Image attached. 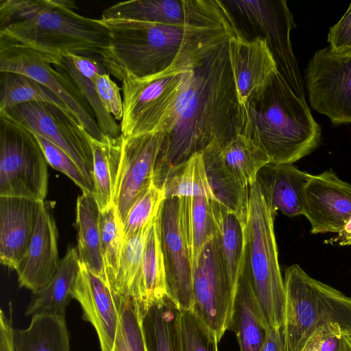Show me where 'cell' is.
<instances>
[{
  "instance_id": "6da1fadb",
  "label": "cell",
  "mask_w": 351,
  "mask_h": 351,
  "mask_svg": "<svg viewBox=\"0 0 351 351\" xmlns=\"http://www.w3.org/2000/svg\"><path fill=\"white\" fill-rule=\"evenodd\" d=\"M239 110L226 43L190 70L164 132L153 184L161 189L173 168L211 143L223 146L239 132Z\"/></svg>"
},
{
  "instance_id": "7a4b0ae2",
  "label": "cell",
  "mask_w": 351,
  "mask_h": 351,
  "mask_svg": "<svg viewBox=\"0 0 351 351\" xmlns=\"http://www.w3.org/2000/svg\"><path fill=\"white\" fill-rule=\"evenodd\" d=\"M109 44L101 54L109 73L121 81L191 69L240 34L234 21L203 25L101 19Z\"/></svg>"
},
{
  "instance_id": "3957f363",
  "label": "cell",
  "mask_w": 351,
  "mask_h": 351,
  "mask_svg": "<svg viewBox=\"0 0 351 351\" xmlns=\"http://www.w3.org/2000/svg\"><path fill=\"white\" fill-rule=\"evenodd\" d=\"M75 9L69 0H0V39L32 49L53 65L70 55L101 56L108 29Z\"/></svg>"
},
{
  "instance_id": "277c9868",
  "label": "cell",
  "mask_w": 351,
  "mask_h": 351,
  "mask_svg": "<svg viewBox=\"0 0 351 351\" xmlns=\"http://www.w3.org/2000/svg\"><path fill=\"white\" fill-rule=\"evenodd\" d=\"M239 132L263 150L270 163L291 165L313 152L322 136L306 100L278 71L263 93L239 106Z\"/></svg>"
},
{
  "instance_id": "5b68a950",
  "label": "cell",
  "mask_w": 351,
  "mask_h": 351,
  "mask_svg": "<svg viewBox=\"0 0 351 351\" xmlns=\"http://www.w3.org/2000/svg\"><path fill=\"white\" fill-rule=\"evenodd\" d=\"M275 215L255 182L249 187L241 271L250 282L268 329L282 328L285 307L274 229Z\"/></svg>"
},
{
  "instance_id": "8992f818",
  "label": "cell",
  "mask_w": 351,
  "mask_h": 351,
  "mask_svg": "<svg viewBox=\"0 0 351 351\" xmlns=\"http://www.w3.org/2000/svg\"><path fill=\"white\" fill-rule=\"evenodd\" d=\"M286 351H300L319 330L330 324L351 336V298L308 276L298 264L285 272Z\"/></svg>"
},
{
  "instance_id": "52a82bcc",
  "label": "cell",
  "mask_w": 351,
  "mask_h": 351,
  "mask_svg": "<svg viewBox=\"0 0 351 351\" xmlns=\"http://www.w3.org/2000/svg\"><path fill=\"white\" fill-rule=\"evenodd\" d=\"M192 69V68H191ZM191 69L121 80L123 136L164 132Z\"/></svg>"
},
{
  "instance_id": "ba28073f",
  "label": "cell",
  "mask_w": 351,
  "mask_h": 351,
  "mask_svg": "<svg viewBox=\"0 0 351 351\" xmlns=\"http://www.w3.org/2000/svg\"><path fill=\"white\" fill-rule=\"evenodd\" d=\"M47 161L35 135L6 114H0V196L45 202Z\"/></svg>"
},
{
  "instance_id": "9c48e42d",
  "label": "cell",
  "mask_w": 351,
  "mask_h": 351,
  "mask_svg": "<svg viewBox=\"0 0 351 351\" xmlns=\"http://www.w3.org/2000/svg\"><path fill=\"white\" fill-rule=\"evenodd\" d=\"M25 75L54 93L88 134L102 141L94 112L75 82L40 53L23 45L0 39V72Z\"/></svg>"
},
{
  "instance_id": "30bf717a",
  "label": "cell",
  "mask_w": 351,
  "mask_h": 351,
  "mask_svg": "<svg viewBox=\"0 0 351 351\" xmlns=\"http://www.w3.org/2000/svg\"><path fill=\"white\" fill-rule=\"evenodd\" d=\"M235 291L215 236L193 269L192 311L216 333L219 341L230 330Z\"/></svg>"
},
{
  "instance_id": "8fae6325",
  "label": "cell",
  "mask_w": 351,
  "mask_h": 351,
  "mask_svg": "<svg viewBox=\"0 0 351 351\" xmlns=\"http://www.w3.org/2000/svg\"><path fill=\"white\" fill-rule=\"evenodd\" d=\"M2 114H8L33 134L44 137L62 149L94 185L93 157L88 134L73 115L42 101L23 103Z\"/></svg>"
},
{
  "instance_id": "7c38bea8",
  "label": "cell",
  "mask_w": 351,
  "mask_h": 351,
  "mask_svg": "<svg viewBox=\"0 0 351 351\" xmlns=\"http://www.w3.org/2000/svg\"><path fill=\"white\" fill-rule=\"evenodd\" d=\"M311 106L335 125L351 123V53L317 50L305 71Z\"/></svg>"
},
{
  "instance_id": "4fadbf2b",
  "label": "cell",
  "mask_w": 351,
  "mask_h": 351,
  "mask_svg": "<svg viewBox=\"0 0 351 351\" xmlns=\"http://www.w3.org/2000/svg\"><path fill=\"white\" fill-rule=\"evenodd\" d=\"M229 7L244 16L265 38L274 55L278 71L290 85L303 88L290 34L295 27L287 1L268 0H228Z\"/></svg>"
},
{
  "instance_id": "5bb4252c",
  "label": "cell",
  "mask_w": 351,
  "mask_h": 351,
  "mask_svg": "<svg viewBox=\"0 0 351 351\" xmlns=\"http://www.w3.org/2000/svg\"><path fill=\"white\" fill-rule=\"evenodd\" d=\"M101 19L181 25L234 21L228 6L219 0L127 1L104 10Z\"/></svg>"
},
{
  "instance_id": "9a60e30c",
  "label": "cell",
  "mask_w": 351,
  "mask_h": 351,
  "mask_svg": "<svg viewBox=\"0 0 351 351\" xmlns=\"http://www.w3.org/2000/svg\"><path fill=\"white\" fill-rule=\"evenodd\" d=\"M168 295L182 310H192L193 267L182 221L180 198H166L158 214Z\"/></svg>"
},
{
  "instance_id": "2e32d148",
  "label": "cell",
  "mask_w": 351,
  "mask_h": 351,
  "mask_svg": "<svg viewBox=\"0 0 351 351\" xmlns=\"http://www.w3.org/2000/svg\"><path fill=\"white\" fill-rule=\"evenodd\" d=\"M164 138L162 132L122 136L121 158L113 204L123 224L133 204L152 184Z\"/></svg>"
},
{
  "instance_id": "e0dca14e",
  "label": "cell",
  "mask_w": 351,
  "mask_h": 351,
  "mask_svg": "<svg viewBox=\"0 0 351 351\" xmlns=\"http://www.w3.org/2000/svg\"><path fill=\"white\" fill-rule=\"evenodd\" d=\"M303 215L312 234L338 233L351 217V184L331 169L311 174L304 190Z\"/></svg>"
},
{
  "instance_id": "ac0fdd59",
  "label": "cell",
  "mask_w": 351,
  "mask_h": 351,
  "mask_svg": "<svg viewBox=\"0 0 351 351\" xmlns=\"http://www.w3.org/2000/svg\"><path fill=\"white\" fill-rule=\"evenodd\" d=\"M230 69L239 106L259 96L278 73L274 55L265 38L252 40L241 34L228 42Z\"/></svg>"
},
{
  "instance_id": "d6986e66",
  "label": "cell",
  "mask_w": 351,
  "mask_h": 351,
  "mask_svg": "<svg viewBox=\"0 0 351 351\" xmlns=\"http://www.w3.org/2000/svg\"><path fill=\"white\" fill-rule=\"evenodd\" d=\"M60 262L56 222L49 205L43 202L32 241L14 269L20 287L32 293L42 290L56 275Z\"/></svg>"
},
{
  "instance_id": "ffe728a7",
  "label": "cell",
  "mask_w": 351,
  "mask_h": 351,
  "mask_svg": "<svg viewBox=\"0 0 351 351\" xmlns=\"http://www.w3.org/2000/svg\"><path fill=\"white\" fill-rule=\"evenodd\" d=\"M84 320L95 329L101 351H112L119 321V302L109 284L82 263L73 293Z\"/></svg>"
},
{
  "instance_id": "44dd1931",
  "label": "cell",
  "mask_w": 351,
  "mask_h": 351,
  "mask_svg": "<svg viewBox=\"0 0 351 351\" xmlns=\"http://www.w3.org/2000/svg\"><path fill=\"white\" fill-rule=\"evenodd\" d=\"M43 202L0 196V261L3 265L14 269L25 254Z\"/></svg>"
},
{
  "instance_id": "7402d4cb",
  "label": "cell",
  "mask_w": 351,
  "mask_h": 351,
  "mask_svg": "<svg viewBox=\"0 0 351 351\" xmlns=\"http://www.w3.org/2000/svg\"><path fill=\"white\" fill-rule=\"evenodd\" d=\"M311 176L291 164L269 162L258 172L256 182L272 212L291 217L303 215L304 190Z\"/></svg>"
},
{
  "instance_id": "603a6c76",
  "label": "cell",
  "mask_w": 351,
  "mask_h": 351,
  "mask_svg": "<svg viewBox=\"0 0 351 351\" xmlns=\"http://www.w3.org/2000/svg\"><path fill=\"white\" fill-rule=\"evenodd\" d=\"M59 66L75 82L91 107L98 126L104 136L118 138L120 125L102 105L97 93L94 79L98 74L109 73L100 55H70L62 58Z\"/></svg>"
},
{
  "instance_id": "cb8c5ba5",
  "label": "cell",
  "mask_w": 351,
  "mask_h": 351,
  "mask_svg": "<svg viewBox=\"0 0 351 351\" xmlns=\"http://www.w3.org/2000/svg\"><path fill=\"white\" fill-rule=\"evenodd\" d=\"M80 264L77 249L69 247L51 282L42 290L33 293L25 315L65 316L66 308L73 298Z\"/></svg>"
},
{
  "instance_id": "d4e9b609",
  "label": "cell",
  "mask_w": 351,
  "mask_h": 351,
  "mask_svg": "<svg viewBox=\"0 0 351 351\" xmlns=\"http://www.w3.org/2000/svg\"><path fill=\"white\" fill-rule=\"evenodd\" d=\"M230 330L236 335L240 351H258L269 330L250 282L242 271L235 291Z\"/></svg>"
},
{
  "instance_id": "484cf974",
  "label": "cell",
  "mask_w": 351,
  "mask_h": 351,
  "mask_svg": "<svg viewBox=\"0 0 351 351\" xmlns=\"http://www.w3.org/2000/svg\"><path fill=\"white\" fill-rule=\"evenodd\" d=\"M157 217L147 235L138 278L131 297L139 304L144 315L168 295Z\"/></svg>"
},
{
  "instance_id": "4316f807",
  "label": "cell",
  "mask_w": 351,
  "mask_h": 351,
  "mask_svg": "<svg viewBox=\"0 0 351 351\" xmlns=\"http://www.w3.org/2000/svg\"><path fill=\"white\" fill-rule=\"evenodd\" d=\"M213 143L202 154L209 185L217 201L233 213L244 227L247 219L249 188L239 183L223 165L220 156V147Z\"/></svg>"
},
{
  "instance_id": "83f0119b",
  "label": "cell",
  "mask_w": 351,
  "mask_h": 351,
  "mask_svg": "<svg viewBox=\"0 0 351 351\" xmlns=\"http://www.w3.org/2000/svg\"><path fill=\"white\" fill-rule=\"evenodd\" d=\"M99 215L94 195L82 192L76 204L78 254L85 267L108 283L101 252Z\"/></svg>"
},
{
  "instance_id": "f1b7e54d",
  "label": "cell",
  "mask_w": 351,
  "mask_h": 351,
  "mask_svg": "<svg viewBox=\"0 0 351 351\" xmlns=\"http://www.w3.org/2000/svg\"><path fill=\"white\" fill-rule=\"evenodd\" d=\"M93 157L94 197L100 211L113 204L121 158L122 134L98 141L88 135Z\"/></svg>"
},
{
  "instance_id": "f546056e",
  "label": "cell",
  "mask_w": 351,
  "mask_h": 351,
  "mask_svg": "<svg viewBox=\"0 0 351 351\" xmlns=\"http://www.w3.org/2000/svg\"><path fill=\"white\" fill-rule=\"evenodd\" d=\"M14 351H70L65 316H32L29 325L14 330Z\"/></svg>"
},
{
  "instance_id": "4dcf8cb0",
  "label": "cell",
  "mask_w": 351,
  "mask_h": 351,
  "mask_svg": "<svg viewBox=\"0 0 351 351\" xmlns=\"http://www.w3.org/2000/svg\"><path fill=\"white\" fill-rule=\"evenodd\" d=\"M180 198L182 221L193 269L205 245L217 235V227L210 199L199 196Z\"/></svg>"
},
{
  "instance_id": "1f68e13d",
  "label": "cell",
  "mask_w": 351,
  "mask_h": 351,
  "mask_svg": "<svg viewBox=\"0 0 351 351\" xmlns=\"http://www.w3.org/2000/svg\"><path fill=\"white\" fill-rule=\"evenodd\" d=\"M220 156L227 170L246 188L255 183L258 172L270 162L267 154L240 132L220 147Z\"/></svg>"
},
{
  "instance_id": "d6a6232c",
  "label": "cell",
  "mask_w": 351,
  "mask_h": 351,
  "mask_svg": "<svg viewBox=\"0 0 351 351\" xmlns=\"http://www.w3.org/2000/svg\"><path fill=\"white\" fill-rule=\"evenodd\" d=\"M211 207L219 250L236 290L244 247L243 226L234 213L217 201L211 199Z\"/></svg>"
},
{
  "instance_id": "836d02e7",
  "label": "cell",
  "mask_w": 351,
  "mask_h": 351,
  "mask_svg": "<svg viewBox=\"0 0 351 351\" xmlns=\"http://www.w3.org/2000/svg\"><path fill=\"white\" fill-rule=\"evenodd\" d=\"M180 311L167 295L146 313L143 325L149 351H178Z\"/></svg>"
},
{
  "instance_id": "e575fe53",
  "label": "cell",
  "mask_w": 351,
  "mask_h": 351,
  "mask_svg": "<svg viewBox=\"0 0 351 351\" xmlns=\"http://www.w3.org/2000/svg\"><path fill=\"white\" fill-rule=\"evenodd\" d=\"M31 101L51 104L71 114L54 93L34 79L19 73L0 72V114Z\"/></svg>"
},
{
  "instance_id": "d590c367",
  "label": "cell",
  "mask_w": 351,
  "mask_h": 351,
  "mask_svg": "<svg viewBox=\"0 0 351 351\" xmlns=\"http://www.w3.org/2000/svg\"><path fill=\"white\" fill-rule=\"evenodd\" d=\"M161 189L166 198L206 197L215 199L207 178L202 152L193 155L173 168L167 175Z\"/></svg>"
},
{
  "instance_id": "8d00e7d4",
  "label": "cell",
  "mask_w": 351,
  "mask_h": 351,
  "mask_svg": "<svg viewBox=\"0 0 351 351\" xmlns=\"http://www.w3.org/2000/svg\"><path fill=\"white\" fill-rule=\"evenodd\" d=\"M118 300L119 321L112 351H149L141 306L130 298Z\"/></svg>"
},
{
  "instance_id": "74e56055",
  "label": "cell",
  "mask_w": 351,
  "mask_h": 351,
  "mask_svg": "<svg viewBox=\"0 0 351 351\" xmlns=\"http://www.w3.org/2000/svg\"><path fill=\"white\" fill-rule=\"evenodd\" d=\"M149 228L124 239L119 269L112 287V291L117 300L121 297L131 298L132 295L138 278Z\"/></svg>"
},
{
  "instance_id": "f35d334b",
  "label": "cell",
  "mask_w": 351,
  "mask_h": 351,
  "mask_svg": "<svg viewBox=\"0 0 351 351\" xmlns=\"http://www.w3.org/2000/svg\"><path fill=\"white\" fill-rule=\"evenodd\" d=\"M99 229L101 255L107 280L112 289L124 242L123 223L114 204L100 211Z\"/></svg>"
},
{
  "instance_id": "ab89813d",
  "label": "cell",
  "mask_w": 351,
  "mask_h": 351,
  "mask_svg": "<svg viewBox=\"0 0 351 351\" xmlns=\"http://www.w3.org/2000/svg\"><path fill=\"white\" fill-rule=\"evenodd\" d=\"M216 333L192 310L180 311L178 351H218Z\"/></svg>"
},
{
  "instance_id": "60d3db41",
  "label": "cell",
  "mask_w": 351,
  "mask_h": 351,
  "mask_svg": "<svg viewBox=\"0 0 351 351\" xmlns=\"http://www.w3.org/2000/svg\"><path fill=\"white\" fill-rule=\"evenodd\" d=\"M165 199L163 190L152 183L130 208L123 224L124 239L149 228L156 219Z\"/></svg>"
},
{
  "instance_id": "b9f144b4",
  "label": "cell",
  "mask_w": 351,
  "mask_h": 351,
  "mask_svg": "<svg viewBox=\"0 0 351 351\" xmlns=\"http://www.w3.org/2000/svg\"><path fill=\"white\" fill-rule=\"evenodd\" d=\"M34 135L42 147L48 164L67 176L82 190V192L94 195V185L85 177L75 161L49 141L39 135Z\"/></svg>"
},
{
  "instance_id": "7bdbcfd3",
  "label": "cell",
  "mask_w": 351,
  "mask_h": 351,
  "mask_svg": "<svg viewBox=\"0 0 351 351\" xmlns=\"http://www.w3.org/2000/svg\"><path fill=\"white\" fill-rule=\"evenodd\" d=\"M97 93L105 109L116 121H121L123 115L121 88L110 77L109 73L98 74L94 79Z\"/></svg>"
},
{
  "instance_id": "ee69618b",
  "label": "cell",
  "mask_w": 351,
  "mask_h": 351,
  "mask_svg": "<svg viewBox=\"0 0 351 351\" xmlns=\"http://www.w3.org/2000/svg\"><path fill=\"white\" fill-rule=\"evenodd\" d=\"M328 43L335 53H351V3L340 20L330 28Z\"/></svg>"
},
{
  "instance_id": "f6af8a7d",
  "label": "cell",
  "mask_w": 351,
  "mask_h": 351,
  "mask_svg": "<svg viewBox=\"0 0 351 351\" xmlns=\"http://www.w3.org/2000/svg\"><path fill=\"white\" fill-rule=\"evenodd\" d=\"M319 351H351L339 325L330 324L326 328Z\"/></svg>"
},
{
  "instance_id": "bcb514c9",
  "label": "cell",
  "mask_w": 351,
  "mask_h": 351,
  "mask_svg": "<svg viewBox=\"0 0 351 351\" xmlns=\"http://www.w3.org/2000/svg\"><path fill=\"white\" fill-rule=\"evenodd\" d=\"M14 329L3 310L0 311V351H14Z\"/></svg>"
},
{
  "instance_id": "7dc6e473",
  "label": "cell",
  "mask_w": 351,
  "mask_h": 351,
  "mask_svg": "<svg viewBox=\"0 0 351 351\" xmlns=\"http://www.w3.org/2000/svg\"><path fill=\"white\" fill-rule=\"evenodd\" d=\"M258 351H286L282 328H269L265 340Z\"/></svg>"
},
{
  "instance_id": "c3c4849f",
  "label": "cell",
  "mask_w": 351,
  "mask_h": 351,
  "mask_svg": "<svg viewBox=\"0 0 351 351\" xmlns=\"http://www.w3.org/2000/svg\"><path fill=\"white\" fill-rule=\"evenodd\" d=\"M325 244L337 246L351 245V217L335 237L324 241Z\"/></svg>"
},
{
  "instance_id": "681fc988",
  "label": "cell",
  "mask_w": 351,
  "mask_h": 351,
  "mask_svg": "<svg viewBox=\"0 0 351 351\" xmlns=\"http://www.w3.org/2000/svg\"><path fill=\"white\" fill-rule=\"evenodd\" d=\"M326 328L317 332L300 351H319L326 332Z\"/></svg>"
},
{
  "instance_id": "f907efd6",
  "label": "cell",
  "mask_w": 351,
  "mask_h": 351,
  "mask_svg": "<svg viewBox=\"0 0 351 351\" xmlns=\"http://www.w3.org/2000/svg\"><path fill=\"white\" fill-rule=\"evenodd\" d=\"M346 341L348 342L350 349H351V336L345 335Z\"/></svg>"
}]
</instances>
